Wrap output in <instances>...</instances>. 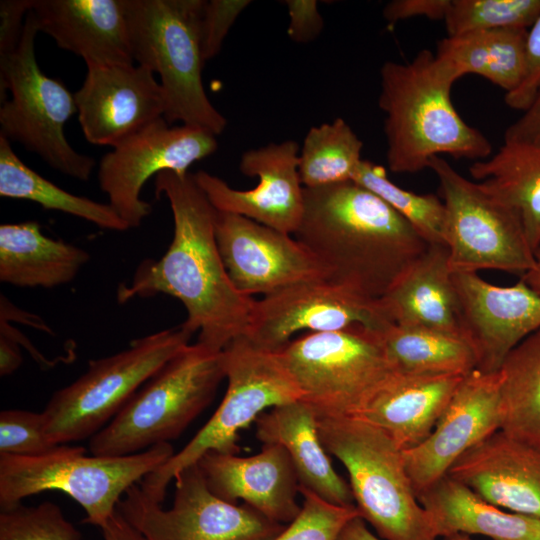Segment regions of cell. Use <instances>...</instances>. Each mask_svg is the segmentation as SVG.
<instances>
[{"label": "cell", "mask_w": 540, "mask_h": 540, "mask_svg": "<svg viewBox=\"0 0 540 540\" xmlns=\"http://www.w3.org/2000/svg\"><path fill=\"white\" fill-rule=\"evenodd\" d=\"M154 186L156 196L169 201L173 238L160 259L142 261L131 281L118 287L117 301L173 296L187 312L182 326L199 332L197 342L222 351L246 335L255 300L239 292L227 273L216 240L217 210L194 174L163 171Z\"/></svg>", "instance_id": "6da1fadb"}, {"label": "cell", "mask_w": 540, "mask_h": 540, "mask_svg": "<svg viewBox=\"0 0 540 540\" xmlns=\"http://www.w3.org/2000/svg\"><path fill=\"white\" fill-rule=\"evenodd\" d=\"M294 236L325 266L329 281L375 299L429 246L391 206L353 181L304 188Z\"/></svg>", "instance_id": "7a4b0ae2"}, {"label": "cell", "mask_w": 540, "mask_h": 540, "mask_svg": "<svg viewBox=\"0 0 540 540\" xmlns=\"http://www.w3.org/2000/svg\"><path fill=\"white\" fill-rule=\"evenodd\" d=\"M455 80L435 54L423 49L407 63L380 68L379 108L384 112L386 160L394 173H417L435 156L483 160L492 145L468 125L451 101Z\"/></svg>", "instance_id": "3957f363"}, {"label": "cell", "mask_w": 540, "mask_h": 540, "mask_svg": "<svg viewBox=\"0 0 540 540\" xmlns=\"http://www.w3.org/2000/svg\"><path fill=\"white\" fill-rule=\"evenodd\" d=\"M328 454L347 470L361 518L383 540H437L408 476L403 450L358 417H317Z\"/></svg>", "instance_id": "277c9868"}, {"label": "cell", "mask_w": 540, "mask_h": 540, "mask_svg": "<svg viewBox=\"0 0 540 540\" xmlns=\"http://www.w3.org/2000/svg\"><path fill=\"white\" fill-rule=\"evenodd\" d=\"M204 0H123L134 61L160 77L164 119L221 134L227 121L208 98L202 69Z\"/></svg>", "instance_id": "5b68a950"}, {"label": "cell", "mask_w": 540, "mask_h": 540, "mask_svg": "<svg viewBox=\"0 0 540 540\" xmlns=\"http://www.w3.org/2000/svg\"><path fill=\"white\" fill-rule=\"evenodd\" d=\"M224 379L223 350L188 344L90 438L91 454L125 456L170 443L210 405Z\"/></svg>", "instance_id": "8992f818"}, {"label": "cell", "mask_w": 540, "mask_h": 540, "mask_svg": "<svg viewBox=\"0 0 540 540\" xmlns=\"http://www.w3.org/2000/svg\"><path fill=\"white\" fill-rule=\"evenodd\" d=\"M170 443L125 456L87 455L81 446L59 445L36 457L0 454V508L29 496L61 491L86 512L83 523L103 528L135 484L174 455Z\"/></svg>", "instance_id": "52a82bcc"}, {"label": "cell", "mask_w": 540, "mask_h": 540, "mask_svg": "<svg viewBox=\"0 0 540 540\" xmlns=\"http://www.w3.org/2000/svg\"><path fill=\"white\" fill-rule=\"evenodd\" d=\"M227 388L207 423L178 452L139 483L144 493L162 504L169 483L208 452L239 454L240 431L276 406L298 401L302 394L279 350H268L245 336L223 349Z\"/></svg>", "instance_id": "ba28073f"}, {"label": "cell", "mask_w": 540, "mask_h": 540, "mask_svg": "<svg viewBox=\"0 0 540 540\" xmlns=\"http://www.w3.org/2000/svg\"><path fill=\"white\" fill-rule=\"evenodd\" d=\"M38 32L31 10L17 47L0 55L1 99L7 90L11 93L0 107V135L36 153L56 171L88 181L94 158L77 152L64 134L65 124L77 113L74 94L39 67L35 55Z\"/></svg>", "instance_id": "9c48e42d"}, {"label": "cell", "mask_w": 540, "mask_h": 540, "mask_svg": "<svg viewBox=\"0 0 540 540\" xmlns=\"http://www.w3.org/2000/svg\"><path fill=\"white\" fill-rule=\"evenodd\" d=\"M192 335L181 324L89 361L86 372L56 391L42 411L48 438L63 445L94 436L141 386L190 344Z\"/></svg>", "instance_id": "30bf717a"}, {"label": "cell", "mask_w": 540, "mask_h": 540, "mask_svg": "<svg viewBox=\"0 0 540 540\" xmlns=\"http://www.w3.org/2000/svg\"><path fill=\"white\" fill-rule=\"evenodd\" d=\"M279 352L317 417L358 416L395 371L382 333L362 326L307 332Z\"/></svg>", "instance_id": "8fae6325"}, {"label": "cell", "mask_w": 540, "mask_h": 540, "mask_svg": "<svg viewBox=\"0 0 540 540\" xmlns=\"http://www.w3.org/2000/svg\"><path fill=\"white\" fill-rule=\"evenodd\" d=\"M435 173L446 210L444 241L451 272L498 270L524 276L537 262L518 215L457 172L441 156Z\"/></svg>", "instance_id": "7c38bea8"}, {"label": "cell", "mask_w": 540, "mask_h": 540, "mask_svg": "<svg viewBox=\"0 0 540 540\" xmlns=\"http://www.w3.org/2000/svg\"><path fill=\"white\" fill-rule=\"evenodd\" d=\"M169 509L130 487L117 511L147 540H271L286 525L269 520L251 506L227 502L211 492L196 463L175 478Z\"/></svg>", "instance_id": "4fadbf2b"}, {"label": "cell", "mask_w": 540, "mask_h": 540, "mask_svg": "<svg viewBox=\"0 0 540 540\" xmlns=\"http://www.w3.org/2000/svg\"><path fill=\"white\" fill-rule=\"evenodd\" d=\"M218 148L216 135L195 126H171L164 117L130 136L106 153L98 167L100 189L130 228L150 215V203L141 198L145 182L163 171L189 172L197 161Z\"/></svg>", "instance_id": "5bb4252c"}, {"label": "cell", "mask_w": 540, "mask_h": 540, "mask_svg": "<svg viewBox=\"0 0 540 540\" xmlns=\"http://www.w3.org/2000/svg\"><path fill=\"white\" fill-rule=\"evenodd\" d=\"M393 324L382 298L318 280L255 300L245 337L259 347L277 351L304 330L328 332L362 326L383 333Z\"/></svg>", "instance_id": "9a60e30c"}, {"label": "cell", "mask_w": 540, "mask_h": 540, "mask_svg": "<svg viewBox=\"0 0 540 540\" xmlns=\"http://www.w3.org/2000/svg\"><path fill=\"white\" fill-rule=\"evenodd\" d=\"M215 232L227 273L246 296H266L298 283L329 280L325 266L291 234L218 210Z\"/></svg>", "instance_id": "2e32d148"}, {"label": "cell", "mask_w": 540, "mask_h": 540, "mask_svg": "<svg viewBox=\"0 0 540 540\" xmlns=\"http://www.w3.org/2000/svg\"><path fill=\"white\" fill-rule=\"evenodd\" d=\"M299 150L297 142L285 140L245 151L240 159V171L258 178L257 185L249 190L234 189L223 179L203 170L193 174L216 210L241 215L294 235L304 208Z\"/></svg>", "instance_id": "e0dca14e"}, {"label": "cell", "mask_w": 540, "mask_h": 540, "mask_svg": "<svg viewBox=\"0 0 540 540\" xmlns=\"http://www.w3.org/2000/svg\"><path fill=\"white\" fill-rule=\"evenodd\" d=\"M502 380L500 370L465 375L431 434L403 450L416 495L444 477L462 454L501 430Z\"/></svg>", "instance_id": "ac0fdd59"}, {"label": "cell", "mask_w": 540, "mask_h": 540, "mask_svg": "<svg viewBox=\"0 0 540 540\" xmlns=\"http://www.w3.org/2000/svg\"><path fill=\"white\" fill-rule=\"evenodd\" d=\"M86 66V77L74 99L89 143L114 148L164 117V92L149 69L134 63Z\"/></svg>", "instance_id": "d6986e66"}, {"label": "cell", "mask_w": 540, "mask_h": 540, "mask_svg": "<svg viewBox=\"0 0 540 540\" xmlns=\"http://www.w3.org/2000/svg\"><path fill=\"white\" fill-rule=\"evenodd\" d=\"M461 332L477 358L476 370L494 373L510 352L540 328V295L523 279L501 287L475 272H452Z\"/></svg>", "instance_id": "ffe728a7"}, {"label": "cell", "mask_w": 540, "mask_h": 540, "mask_svg": "<svg viewBox=\"0 0 540 540\" xmlns=\"http://www.w3.org/2000/svg\"><path fill=\"white\" fill-rule=\"evenodd\" d=\"M208 488L219 498L251 506L276 523L287 525L300 513V484L286 449L262 444L255 455L208 452L197 462Z\"/></svg>", "instance_id": "44dd1931"}, {"label": "cell", "mask_w": 540, "mask_h": 540, "mask_svg": "<svg viewBox=\"0 0 540 540\" xmlns=\"http://www.w3.org/2000/svg\"><path fill=\"white\" fill-rule=\"evenodd\" d=\"M446 475L497 507L540 520V449L502 430L462 454Z\"/></svg>", "instance_id": "7402d4cb"}, {"label": "cell", "mask_w": 540, "mask_h": 540, "mask_svg": "<svg viewBox=\"0 0 540 540\" xmlns=\"http://www.w3.org/2000/svg\"><path fill=\"white\" fill-rule=\"evenodd\" d=\"M39 32L86 64L134 63L123 0H33Z\"/></svg>", "instance_id": "603a6c76"}, {"label": "cell", "mask_w": 540, "mask_h": 540, "mask_svg": "<svg viewBox=\"0 0 540 540\" xmlns=\"http://www.w3.org/2000/svg\"><path fill=\"white\" fill-rule=\"evenodd\" d=\"M464 376L394 371L356 417L381 428L402 450L411 449L431 434Z\"/></svg>", "instance_id": "cb8c5ba5"}, {"label": "cell", "mask_w": 540, "mask_h": 540, "mask_svg": "<svg viewBox=\"0 0 540 540\" xmlns=\"http://www.w3.org/2000/svg\"><path fill=\"white\" fill-rule=\"evenodd\" d=\"M256 438L283 446L290 456L300 488L334 505L356 506L347 483L334 469L318 432L317 416L302 400L276 406L256 420Z\"/></svg>", "instance_id": "d4e9b609"}, {"label": "cell", "mask_w": 540, "mask_h": 540, "mask_svg": "<svg viewBox=\"0 0 540 540\" xmlns=\"http://www.w3.org/2000/svg\"><path fill=\"white\" fill-rule=\"evenodd\" d=\"M382 299L396 325L463 337L445 245L429 244L424 254Z\"/></svg>", "instance_id": "484cf974"}, {"label": "cell", "mask_w": 540, "mask_h": 540, "mask_svg": "<svg viewBox=\"0 0 540 540\" xmlns=\"http://www.w3.org/2000/svg\"><path fill=\"white\" fill-rule=\"evenodd\" d=\"M437 538L456 534L492 540H540V520L497 507L445 475L418 493Z\"/></svg>", "instance_id": "4316f807"}, {"label": "cell", "mask_w": 540, "mask_h": 540, "mask_svg": "<svg viewBox=\"0 0 540 540\" xmlns=\"http://www.w3.org/2000/svg\"><path fill=\"white\" fill-rule=\"evenodd\" d=\"M89 253L44 235L37 221L0 226V280L17 287L53 288L71 282Z\"/></svg>", "instance_id": "83f0119b"}, {"label": "cell", "mask_w": 540, "mask_h": 540, "mask_svg": "<svg viewBox=\"0 0 540 540\" xmlns=\"http://www.w3.org/2000/svg\"><path fill=\"white\" fill-rule=\"evenodd\" d=\"M527 32L509 28L447 36L438 43L435 58L455 81L476 74L507 94L524 77Z\"/></svg>", "instance_id": "f1b7e54d"}, {"label": "cell", "mask_w": 540, "mask_h": 540, "mask_svg": "<svg viewBox=\"0 0 540 540\" xmlns=\"http://www.w3.org/2000/svg\"><path fill=\"white\" fill-rule=\"evenodd\" d=\"M474 181L518 215L531 248L540 250V147L504 141L469 167Z\"/></svg>", "instance_id": "f546056e"}, {"label": "cell", "mask_w": 540, "mask_h": 540, "mask_svg": "<svg viewBox=\"0 0 540 540\" xmlns=\"http://www.w3.org/2000/svg\"><path fill=\"white\" fill-rule=\"evenodd\" d=\"M0 196L33 201L87 220L106 230L125 231L128 225L109 203H99L58 187L28 167L14 152L10 141L0 135Z\"/></svg>", "instance_id": "4dcf8cb0"}, {"label": "cell", "mask_w": 540, "mask_h": 540, "mask_svg": "<svg viewBox=\"0 0 540 540\" xmlns=\"http://www.w3.org/2000/svg\"><path fill=\"white\" fill-rule=\"evenodd\" d=\"M500 371L501 430L540 449V328L510 352Z\"/></svg>", "instance_id": "1f68e13d"}, {"label": "cell", "mask_w": 540, "mask_h": 540, "mask_svg": "<svg viewBox=\"0 0 540 540\" xmlns=\"http://www.w3.org/2000/svg\"><path fill=\"white\" fill-rule=\"evenodd\" d=\"M382 338L387 357L398 372L467 375L477 368L473 348L458 335L393 324Z\"/></svg>", "instance_id": "d6a6232c"}, {"label": "cell", "mask_w": 540, "mask_h": 540, "mask_svg": "<svg viewBox=\"0 0 540 540\" xmlns=\"http://www.w3.org/2000/svg\"><path fill=\"white\" fill-rule=\"evenodd\" d=\"M363 143L343 119L313 126L299 150V175L304 188L352 181L361 161Z\"/></svg>", "instance_id": "836d02e7"}, {"label": "cell", "mask_w": 540, "mask_h": 540, "mask_svg": "<svg viewBox=\"0 0 540 540\" xmlns=\"http://www.w3.org/2000/svg\"><path fill=\"white\" fill-rule=\"evenodd\" d=\"M399 213L428 244L445 245L446 210L434 194H417L394 184L383 166L362 160L352 179Z\"/></svg>", "instance_id": "e575fe53"}, {"label": "cell", "mask_w": 540, "mask_h": 540, "mask_svg": "<svg viewBox=\"0 0 540 540\" xmlns=\"http://www.w3.org/2000/svg\"><path fill=\"white\" fill-rule=\"evenodd\" d=\"M540 16V0H450L447 36L493 29H529Z\"/></svg>", "instance_id": "d590c367"}, {"label": "cell", "mask_w": 540, "mask_h": 540, "mask_svg": "<svg viewBox=\"0 0 540 540\" xmlns=\"http://www.w3.org/2000/svg\"><path fill=\"white\" fill-rule=\"evenodd\" d=\"M81 532L61 508L45 501L37 506L22 503L0 508V540H81Z\"/></svg>", "instance_id": "8d00e7d4"}, {"label": "cell", "mask_w": 540, "mask_h": 540, "mask_svg": "<svg viewBox=\"0 0 540 540\" xmlns=\"http://www.w3.org/2000/svg\"><path fill=\"white\" fill-rule=\"evenodd\" d=\"M303 496L298 516L271 540H337L344 526L360 515L356 506L331 504L300 488Z\"/></svg>", "instance_id": "74e56055"}, {"label": "cell", "mask_w": 540, "mask_h": 540, "mask_svg": "<svg viewBox=\"0 0 540 540\" xmlns=\"http://www.w3.org/2000/svg\"><path fill=\"white\" fill-rule=\"evenodd\" d=\"M59 445L46 434L42 412L7 409L0 413V454L36 457L54 451Z\"/></svg>", "instance_id": "f35d334b"}, {"label": "cell", "mask_w": 540, "mask_h": 540, "mask_svg": "<svg viewBox=\"0 0 540 540\" xmlns=\"http://www.w3.org/2000/svg\"><path fill=\"white\" fill-rule=\"evenodd\" d=\"M250 3L249 0L204 1L200 18V43L205 62L220 52L232 25Z\"/></svg>", "instance_id": "ab89813d"}, {"label": "cell", "mask_w": 540, "mask_h": 540, "mask_svg": "<svg viewBox=\"0 0 540 540\" xmlns=\"http://www.w3.org/2000/svg\"><path fill=\"white\" fill-rule=\"evenodd\" d=\"M540 91V16L528 29L525 73L520 85L505 94V103L512 109L525 111Z\"/></svg>", "instance_id": "60d3db41"}, {"label": "cell", "mask_w": 540, "mask_h": 540, "mask_svg": "<svg viewBox=\"0 0 540 540\" xmlns=\"http://www.w3.org/2000/svg\"><path fill=\"white\" fill-rule=\"evenodd\" d=\"M289 25L287 34L295 43L306 44L315 40L324 28V20L316 0H286Z\"/></svg>", "instance_id": "b9f144b4"}, {"label": "cell", "mask_w": 540, "mask_h": 540, "mask_svg": "<svg viewBox=\"0 0 540 540\" xmlns=\"http://www.w3.org/2000/svg\"><path fill=\"white\" fill-rule=\"evenodd\" d=\"M33 0L0 1V55L13 51L21 38L25 18L32 10Z\"/></svg>", "instance_id": "7bdbcfd3"}, {"label": "cell", "mask_w": 540, "mask_h": 540, "mask_svg": "<svg viewBox=\"0 0 540 540\" xmlns=\"http://www.w3.org/2000/svg\"><path fill=\"white\" fill-rule=\"evenodd\" d=\"M450 0H393L383 9V17L389 26L413 17L444 20Z\"/></svg>", "instance_id": "ee69618b"}, {"label": "cell", "mask_w": 540, "mask_h": 540, "mask_svg": "<svg viewBox=\"0 0 540 540\" xmlns=\"http://www.w3.org/2000/svg\"><path fill=\"white\" fill-rule=\"evenodd\" d=\"M504 141L540 147V91L523 115L507 128Z\"/></svg>", "instance_id": "f6af8a7d"}, {"label": "cell", "mask_w": 540, "mask_h": 540, "mask_svg": "<svg viewBox=\"0 0 540 540\" xmlns=\"http://www.w3.org/2000/svg\"><path fill=\"white\" fill-rule=\"evenodd\" d=\"M100 530L103 540H147L118 511Z\"/></svg>", "instance_id": "bcb514c9"}, {"label": "cell", "mask_w": 540, "mask_h": 540, "mask_svg": "<svg viewBox=\"0 0 540 540\" xmlns=\"http://www.w3.org/2000/svg\"><path fill=\"white\" fill-rule=\"evenodd\" d=\"M22 356L19 344L10 336L0 334V375L7 376L19 368Z\"/></svg>", "instance_id": "7dc6e473"}, {"label": "cell", "mask_w": 540, "mask_h": 540, "mask_svg": "<svg viewBox=\"0 0 540 540\" xmlns=\"http://www.w3.org/2000/svg\"><path fill=\"white\" fill-rule=\"evenodd\" d=\"M337 540H383L373 533L360 517L350 520L340 532Z\"/></svg>", "instance_id": "c3c4849f"}, {"label": "cell", "mask_w": 540, "mask_h": 540, "mask_svg": "<svg viewBox=\"0 0 540 540\" xmlns=\"http://www.w3.org/2000/svg\"><path fill=\"white\" fill-rule=\"evenodd\" d=\"M536 259L537 262L535 267L522 276V279L530 288L540 295V250L536 253Z\"/></svg>", "instance_id": "681fc988"}, {"label": "cell", "mask_w": 540, "mask_h": 540, "mask_svg": "<svg viewBox=\"0 0 540 540\" xmlns=\"http://www.w3.org/2000/svg\"><path fill=\"white\" fill-rule=\"evenodd\" d=\"M444 540H475V539L471 538V536H468V535L456 534V535H452L447 538H444Z\"/></svg>", "instance_id": "f907efd6"}]
</instances>
